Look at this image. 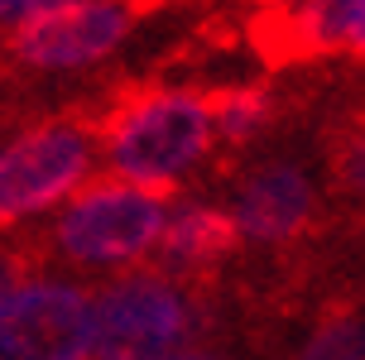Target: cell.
<instances>
[{
	"label": "cell",
	"instance_id": "cell-1",
	"mask_svg": "<svg viewBox=\"0 0 365 360\" xmlns=\"http://www.w3.org/2000/svg\"><path fill=\"white\" fill-rule=\"evenodd\" d=\"M217 149L212 96L192 87H149L115 101L96 125L101 173L135 182L159 197H178V187Z\"/></svg>",
	"mask_w": 365,
	"mask_h": 360
},
{
	"label": "cell",
	"instance_id": "cell-2",
	"mask_svg": "<svg viewBox=\"0 0 365 360\" xmlns=\"http://www.w3.org/2000/svg\"><path fill=\"white\" fill-rule=\"evenodd\" d=\"M164 216L168 197L96 173L73 202H63L48 216V250L73 279L77 274L115 279V274L145 269L159 254Z\"/></svg>",
	"mask_w": 365,
	"mask_h": 360
},
{
	"label": "cell",
	"instance_id": "cell-3",
	"mask_svg": "<svg viewBox=\"0 0 365 360\" xmlns=\"http://www.w3.org/2000/svg\"><path fill=\"white\" fill-rule=\"evenodd\" d=\"M202 307L182 279L130 269L87 288V360H168L197 346Z\"/></svg>",
	"mask_w": 365,
	"mask_h": 360
},
{
	"label": "cell",
	"instance_id": "cell-4",
	"mask_svg": "<svg viewBox=\"0 0 365 360\" xmlns=\"http://www.w3.org/2000/svg\"><path fill=\"white\" fill-rule=\"evenodd\" d=\"M101 173L96 130L73 115H48L0 140V231H15L73 202Z\"/></svg>",
	"mask_w": 365,
	"mask_h": 360
},
{
	"label": "cell",
	"instance_id": "cell-5",
	"mask_svg": "<svg viewBox=\"0 0 365 360\" xmlns=\"http://www.w3.org/2000/svg\"><path fill=\"white\" fill-rule=\"evenodd\" d=\"M135 29V0H82L5 34L10 63L38 77H77L101 68Z\"/></svg>",
	"mask_w": 365,
	"mask_h": 360
},
{
	"label": "cell",
	"instance_id": "cell-6",
	"mask_svg": "<svg viewBox=\"0 0 365 360\" xmlns=\"http://www.w3.org/2000/svg\"><path fill=\"white\" fill-rule=\"evenodd\" d=\"M87 284L63 269L24 274L0 298V360H87Z\"/></svg>",
	"mask_w": 365,
	"mask_h": 360
},
{
	"label": "cell",
	"instance_id": "cell-7",
	"mask_svg": "<svg viewBox=\"0 0 365 360\" xmlns=\"http://www.w3.org/2000/svg\"><path fill=\"white\" fill-rule=\"evenodd\" d=\"M226 212L236 221V235L250 245H284L303 235L317 216V182L303 163L293 159H264L245 168L231 187Z\"/></svg>",
	"mask_w": 365,
	"mask_h": 360
},
{
	"label": "cell",
	"instance_id": "cell-8",
	"mask_svg": "<svg viewBox=\"0 0 365 360\" xmlns=\"http://www.w3.org/2000/svg\"><path fill=\"white\" fill-rule=\"evenodd\" d=\"M259 43L279 58H365V0H284L259 24Z\"/></svg>",
	"mask_w": 365,
	"mask_h": 360
},
{
	"label": "cell",
	"instance_id": "cell-9",
	"mask_svg": "<svg viewBox=\"0 0 365 360\" xmlns=\"http://www.w3.org/2000/svg\"><path fill=\"white\" fill-rule=\"evenodd\" d=\"M236 245H240V235L226 207L197 202V197H168L164 235H159V254H154L159 264L154 269L173 274V279H197V274L217 269Z\"/></svg>",
	"mask_w": 365,
	"mask_h": 360
},
{
	"label": "cell",
	"instance_id": "cell-10",
	"mask_svg": "<svg viewBox=\"0 0 365 360\" xmlns=\"http://www.w3.org/2000/svg\"><path fill=\"white\" fill-rule=\"evenodd\" d=\"M212 125L217 144H245L269 125V96L259 87H226L212 91Z\"/></svg>",
	"mask_w": 365,
	"mask_h": 360
},
{
	"label": "cell",
	"instance_id": "cell-11",
	"mask_svg": "<svg viewBox=\"0 0 365 360\" xmlns=\"http://www.w3.org/2000/svg\"><path fill=\"white\" fill-rule=\"evenodd\" d=\"M293 360H365V317L341 312V317L317 322Z\"/></svg>",
	"mask_w": 365,
	"mask_h": 360
},
{
	"label": "cell",
	"instance_id": "cell-12",
	"mask_svg": "<svg viewBox=\"0 0 365 360\" xmlns=\"http://www.w3.org/2000/svg\"><path fill=\"white\" fill-rule=\"evenodd\" d=\"M331 173H336V187L341 192L365 202V125L341 130V140L331 149Z\"/></svg>",
	"mask_w": 365,
	"mask_h": 360
},
{
	"label": "cell",
	"instance_id": "cell-13",
	"mask_svg": "<svg viewBox=\"0 0 365 360\" xmlns=\"http://www.w3.org/2000/svg\"><path fill=\"white\" fill-rule=\"evenodd\" d=\"M68 5H82V0H0V34H15V29H24L43 15H58Z\"/></svg>",
	"mask_w": 365,
	"mask_h": 360
},
{
	"label": "cell",
	"instance_id": "cell-14",
	"mask_svg": "<svg viewBox=\"0 0 365 360\" xmlns=\"http://www.w3.org/2000/svg\"><path fill=\"white\" fill-rule=\"evenodd\" d=\"M24 274H29V269H24V259H19V254L10 250L5 240H0V298H5V293H10V288H15Z\"/></svg>",
	"mask_w": 365,
	"mask_h": 360
},
{
	"label": "cell",
	"instance_id": "cell-15",
	"mask_svg": "<svg viewBox=\"0 0 365 360\" xmlns=\"http://www.w3.org/2000/svg\"><path fill=\"white\" fill-rule=\"evenodd\" d=\"M168 360H231L226 351H217V346H187V351H178V356H168Z\"/></svg>",
	"mask_w": 365,
	"mask_h": 360
},
{
	"label": "cell",
	"instance_id": "cell-16",
	"mask_svg": "<svg viewBox=\"0 0 365 360\" xmlns=\"http://www.w3.org/2000/svg\"><path fill=\"white\" fill-rule=\"evenodd\" d=\"M0 48H5V34H0Z\"/></svg>",
	"mask_w": 365,
	"mask_h": 360
}]
</instances>
